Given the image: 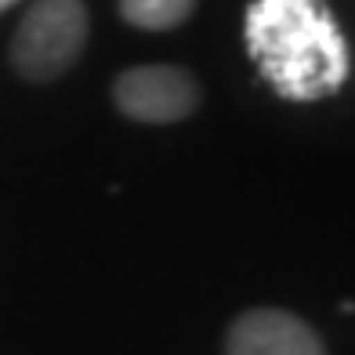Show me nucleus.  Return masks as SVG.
Instances as JSON below:
<instances>
[{
    "label": "nucleus",
    "instance_id": "1",
    "mask_svg": "<svg viewBox=\"0 0 355 355\" xmlns=\"http://www.w3.org/2000/svg\"><path fill=\"white\" fill-rule=\"evenodd\" d=\"M247 40L265 76L290 98L330 94L348 73L345 44L319 0H257Z\"/></svg>",
    "mask_w": 355,
    "mask_h": 355
},
{
    "label": "nucleus",
    "instance_id": "2",
    "mask_svg": "<svg viewBox=\"0 0 355 355\" xmlns=\"http://www.w3.org/2000/svg\"><path fill=\"white\" fill-rule=\"evenodd\" d=\"M87 44L84 0H37L11 40V66L19 76L47 84L80 58Z\"/></svg>",
    "mask_w": 355,
    "mask_h": 355
},
{
    "label": "nucleus",
    "instance_id": "3",
    "mask_svg": "<svg viewBox=\"0 0 355 355\" xmlns=\"http://www.w3.org/2000/svg\"><path fill=\"white\" fill-rule=\"evenodd\" d=\"M120 112L141 123H174L200 105V84L178 66H138L112 84Z\"/></svg>",
    "mask_w": 355,
    "mask_h": 355
},
{
    "label": "nucleus",
    "instance_id": "4",
    "mask_svg": "<svg viewBox=\"0 0 355 355\" xmlns=\"http://www.w3.org/2000/svg\"><path fill=\"white\" fill-rule=\"evenodd\" d=\"M225 355H327V348L319 334L294 312L250 309L232 322L225 337Z\"/></svg>",
    "mask_w": 355,
    "mask_h": 355
},
{
    "label": "nucleus",
    "instance_id": "5",
    "mask_svg": "<svg viewBox=\"0 0 355 355\" xmlns=\"http://www.w3.org/2000/svg\"><path fill=\"white\" fill-rule=\"evenodd\" d=\"M196 0H120V15L138 29H174L182 26Z\"/></svg>",
    "mask_w": 355,
    "mask_h": 355
},
{
    "label": "nucleus",
    "instance_id": "6",
    "mask_svg": "<svg viewBox=\"0 0 355 355\" xmlns=\"http://www.w3.org/2000/svg\"><path fill=\"white\" fill-rule=\"evenodd\" d=\"M11 4H19V0H0V11H8Z\"/></svg>",
    "mask_w": 355,
    "mask_h": 355
}]
</instances>
